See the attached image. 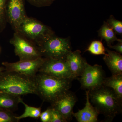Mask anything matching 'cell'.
I'll return each mask as SVG.
<instances>
[{
	"instance_id": "obj_28",
	"label": "cell",
	"mask_w": 122,
	"mask_h": 122,
	"mask_svg": "<svg viewBox=\"0 0 122 122\" xmlns=\"http://www.w3.org/2000/svg\"></svg>"
},
{
	"instance_id": "obj_18",
	"label": "cell",
	"mask_w": 122,
	"mask_h": 122,
	"mask_svg": "<svg viewBox=\"0 0 122 122\" xmlns=\"http://www.w3.org/2000/svg\"><path fill=\"white\" fill-rule=\"evenodd\" d=\"M20 103L24 105L25 110L24 113L20 116H16V117L19 120L27 117L37 119L39 117L41 113V107H36L30 106L24 102L22 98L20 100Z\"/></svg>"
},
{
	"instance_id": "obj_17",
	"label": "cell",
	"mask_w": 122,
	"mask_h": 122,
	"mask_svg": "<svg viewBox=\"0 0 122 122\" xmlns=\"http://www.w3.org/2000/svg\"><path fill=\"white\" fill-rule=\"evenodd\" d=\"M99 36L104 39L109 46L115 41L122 42V39H118L116 36L113 29L107 23H105L99 31Z\"/></svg>"
},
{
	"instance_id": "obj_19",
	"label": "cell",
	"mask_w": 122,
	"mask_h": 122,
	"mask_svg": "<svg viewBox=\"0 0 122 122\" xmlns=\"http://www.w3.org/2000/svg\"><path fill=\"white\" fill-rule=\"evenodd\" d=\"M87 51L95 55H100L106 54V49L103 44L99 41H94L89 46Z\"/></svg>"
},
{
	"instance_id": "obj_15",
	"label": "cell",
	"mask_w": 122,
	"mask_h": 122,
	"mask_svg": "<svg viewBox=\"0 0 122 122\" xmlns=\"http://www.w3.org/2000/svg\"><path fill=\"white\" fill-rule=\"evenodd\" d=\"M21 98L20 96L0 92V109L13 112L17 110Z\"/></svg>"
},
{
	"instance_id": "obj_7",
	"label": "cell",
	"mask_w": 122,
	"mask_h": 122,
	"mask_svg": "<svg viewBox=\"0 0 122 122\" xmlns=\"http://www.w3.org/2000/svg\"><path fill=\"white\" fill-rule=\"evenodd\" d=\"M105 78V72L102 66H92L86 62L83 73L77 79L82 89L91 90L103 86Z\"/></svg>"
},
{
	"instance_id": "obj_9",
	"label": "cell",
	"mask_w": 122,
	"mask_h": 122,
	"mask_svg": "<svg viewBox=\"0 0 122 122\" xmlns=\"http://www.w3.org/2000/svg\"><path fill=\"white\" fill-rule=\"evenodd\" d=\"M45 59V58L42 57L32 60L20 61L12 63L4 62L2 64L5 66L6 71L16 72L34 78L39 72Z\"/></svg>"
},
{
	"instance_id": "obj_14",
	"label": "cell",
	"mask_w": 122,
	"mask_h": 122,
	"mask_svg": "<svg viewBox=\"0 0 122 122\" xmlns=\"http://www.w3.org/2000/svg\"><path fill=\"white\" fill-rule=\"evenodd\" d=\"M103 60L112 75L122 74V56L117 52L106 49Z\"/></svg>"
},
{
	"instance_id": "obj_2",
	"label": "cell",
	"mask_w": 122,
	"mask_h": 122,
	"mask_svg": "<svg viewBox=\"0 0 122 122\" xmlns=\"http://www.w3.org/2000/svg\"><path fill=\"white\" fill-rule=\"evenodd\" d=\"M89 91L90 102L99 114L111 122L122 112V100L111 88L103 86Z\"/></svg>"
},
{
	"instance_id": "obj_11",
	"label": "cell",
	"mask_w": 122,
	"mask_h": 122,
	"mask_svg": "<svg viewBox=\"0 0 122 122\" xmlns=\"http://www.w3.org/2000/svg\"><path fill=\"white\" fill-rule=\"evenodd\" d=\"M77 98L74 93L69 91L63 97L51 103V107L58 112L67 122L73 117V109Z\"/></svg>"
},
{
	"instance_id": "obj_20",
	"label": "cell",
	"mask_w": 122,
	"mask_h": 122,
	"mask_svg": "<svg viewBox=\"0 0 122 122\" xmlns=\"http://www.w3.org/2000/svg\"><path fill=\"white\" fill-rule=\"evenodd\" d=\"M13 112L0 109V122H18L20 120L16 117Z\"/></svg>"
},
{
	"instance_id": "obj_16",
	"label": "cell",
	"mask_w": 122,
	"mask_h": 122,
	"mask_svg": "<svg viewBox=\"0 0 122 122\" xmlns=\"http://www.w3.org/2000/svg\"><path fill=\"white\" fill-rule=\"evenodd\" d=\"M103 86L113 90L118 97L122 100V74L105 77Z\"/></svg>"
},
{
	"instance_id": "obj_27",
	"label": "cell",
	"mask_w": 122,
	"mask_h": 122,
	"mask_svg": "<svg viewBox=\"0 0 122 122\" xmlns=\"http://www.w3.org/2000/svg\"><path fill=\"white\" fill-rule=\"evenodd\" d=\"M4 68H0V74L2 73V72L4 71Z\"/></svg>"
},
{
	"instance_id": "obj_3",
	"label": "cell",
	"mask_w": 122,
	"mask_h": 122,
	"mask_svg": "<svg viewBox=\"0 0 122 122\" xmlns=\"http://www.w3.org/2000/svg\"><path fill=\"white\" fill-rule=\"evenodd\" d=\"M0 92L21 96L36 94L34 78L16 72L6 71L0 74Z\"/></svg>"
},
{
	"instance_id": "obj_13",
	"label": "cell",
	"mask_w": 122,
	"mask_h": 122,
	"mask_svg": "<svg viewBox=\"0 0 122 122\" xmlns=\"http://www.w3.org/2000/svg\"><path fill=\"white\" fill-rule=\"evenodd\" d=\"M86 102L85 107L78 112L74 113L73 116L78 122H97L99 113L90 102L89 91L86 90Z\"/></svg>"
},
{
	"instance_id": "obj_26",
	"label": "cell",
	"mask_w": 122,
	"mask_h": 122,
	"mask_svg": "<svg viewBox=\"0 0 122 122\" xmlns=\"http://www.w3.org/2000/svg\"><path fill=\"white\" fill-rule=\"evenodd\" d=\"M122 42H119L118 44H116L115 45L110 46L109 47L115 50L117 52L119 53H122Z\"/></svg>"
},
{
	"instance_id": "obj_8",
	"label": "cell",
	"mask_w": 122,
	"mask_h": 122,
	"mask_svg": "<svg viewBox=\"0 0 122 122\" xmlns=\"http://www.w3.org/2000/svg\"><path fill=\"white\" fill-rule=\"evenodd\" d=\"M45 58L38 72L58 78L71 79V72L66 59Z\"/></svg>"
},
{
	"instance_id": "obj_4",
	"label": "cell",
	"mask_w": 122,
	"mask_h": 122,
	"mask_svg": "<svg viewBox=\"0 0 122 122\" xmlns=\"http://www.w3.org/2000/svg\"><path fill=\"white\" fill-rule=\"evenodd\" d=\"M42 56L46 58L66 59L68 54L72 51L68 39L54 36L46 37L37 44Z\"/></svg>"
},
{
	"instance_id": "obj_24",
	"label": "cell",
	"mask_w": 122,
	"mask_h": 122,
	"mask_svg": "<svg viewBox=\"0 0 122 122\" xmlns=\"http://www.w3.org/2000/svg\"><path fill=\"white\" fill-rule=\"evenodd\" d=\"M39 118L42 122H51V110L49 107L45 111L41 113Z\"/></svg>"
},
{
	"instance_id": "obj_23",
	"label": "cell",
	"mask_w": 122,
	"mask_h": 122,
	"mask_svg": "<svg viewBox=\"0 0 122 122\" xmlns=\"http://www.w3.org/2000/svg\"><path fill=\"white\" fill-rule=\"evenodd\" d=\"M51 119V122H67L60 113L55 109L50 107Z\"/></svg>"
},
{
	"instance_id": "obj_6",
	"label": "cell",
	"mask_w": 122,
	"mask_h": 122,
	"mask_svg": "<svg viewBox=\"0 0 122 122\" xmlns=\"http://www.w3.org/2000/svg\"><path fill=\"white\" fill-rule=\"evenodd\" d=\"M10 42L14 47L15 54L20 61L32 60L42 57L37 46L20 33L15 32Z\"/></svg>"
},
{
	"instance_id": "obj_22",
	"label": "cell",
	"mask_w": 122,
	"mask_h": 122,
	"mask_svg": "<svg viewBox=\"0 0 122 122\" xmlns=\"http://www.w3.org/2000/svg\"><path fill=\"white\" fill-rule=\"evenodd\" d=\"M107 23L116 32L119 34H122V21H119L112 17L110 19H109Z\"/></svg>"
},
{
	"instance_id": "obj_5",
	"label": "cell",
	"mask_w": 122,
	"mask_h": 122,
	"mask_svg": "<svg viewBox=\"0 0 122 122\" xmlns=\"http://www.w3.org/2000/svg\"><path fill=\"white\" fill-rule=\"evenodd\" d=\"M16 32L36 45L44 38L53 34L52 30L41 22L28 17L21 24Z\"/></svg>"
},
{
	"instance_id": "obj_21",
	"label": "cell",
	"mask_w": 122,
	"mask_h": 122,
	"mask_svg": "<svg viewBox=\"0 0 122 122\" xmlns=\"http://www.w3.org/2000/svg\"><path fill=\"white\" fill-rule=\"evenodd\" d=\"M7 1V0H0V32L5 26Z\"/></svg>"
},
{
	"instance_id": "obj_1",
	"label": "cell",
	"mask_w": 122,
	"mask_h": 122,
	"mask_svg": "<svg viewBox=\"0 0 122 122\" xmlns=\"http://www.w3.org/2000/svg\"><path fill=\"white\" fill-rule=\"evenodd\" d=\"M36 95L51 104L63 97L69 91L73 79L59 78L39 73L34 78Z\"/></svg>"
},
{
	"instance_id": "obj_12",
	"label": "cell",
	"mask_w": 122,
	"mask_h": 122,
	"mask_svg": "<svg viewBox=\"0 0 122 122\" xmlns=\"http://www.w3.org/2000/svg\"><path fill=\"white\" fill-rule=\"evenodd\" d=\"M66 60L71 72V79L74 80L80 77L87 62L82 57L81 51L78 50L74 52L71 51L67 55Z\"/></svg>"
},
{
	"instance_id": "obj_10",
	"label": "cell",
	"mask_w": 122,
	"mask_h": 122,
	"mask_svg": "<svg viewBox=\"0 0 122 122\" xmlns=\"http://www.w3.org/2000/svg\"><path fill=\"white\" fill-rule=\"evenodd\" d=\"M6 17L16 32L21 24L28 17L25 13L24 0H8L6 6Z\"/></svg>"
},
{
	"instance_id": "obj_25",
	"label": "cell",
	"mask_w": 122,
	"mask_h": 122,
	"mask_svg": "<svg viewBox=\"0 0 122 122\" xmlns=\"http://www.w3.org/2000/svg\"><path fill=\"white\" fill-rule=\"evenodd\" d=\"M34 4L38 5H49L54 0H28Z\"/></svg>"
}]
</instances>
